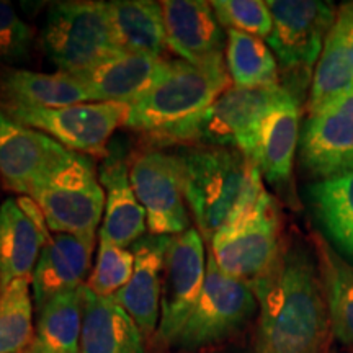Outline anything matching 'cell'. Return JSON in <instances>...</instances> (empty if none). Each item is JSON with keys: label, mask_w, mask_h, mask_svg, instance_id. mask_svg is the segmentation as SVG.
<instances>
[{"label": "cell", "mask_w": 353, "mask_h": 353, "mask_svg": "<svg viewBox=\"0 0 353 353\" xmlns=\"http://www.w3.org/2000/svg\"><path fill=\"white\" fill-rule=\"evenodd\" d=\"M260 307L257 353H327L332 325L319 267L301 245L249 283Z\"/></svg>", "instance_id": "obj_1"}, {"label": "cell", "mask_w": 353, "mask_h": 353, "mask_svg": "<svg viewBox=\"0 0 353 353\" xmlns=\"http://www.w3.org/2000/svg\"><path fill=\"white\" fill-rule=\"evenodd\" d=\"M176 157L185 201L198 232L208 242L229 223L249 213L267 193L259 167L237 149L198 145Z\"/></svg>", "instance_id": "obj_2"}, {"label": "cell", "mask_w": 353, "mask_h": 353, "mask_svg": "<svg viewBox=\"0 0 353 353\" xmlns=\"http://www.w3.org/2000/svg\"><path fill=\"white\" fill-rule=\"evenodd\" d=\"M229 87L224 59L203 65L167 61L157 81L130 105L125 125L156 138L198 117Z\"/></svg>", "instance_id": "obj_3"}, {"label": "cell", "mask_w": 353, "mask_h": 353, "mask_svg": "<svg viewBox=\"0 0 353 353\" xmlns=\"http://www.w3.org/2000/svg\"><path fill=\"white\" fill-rule=\"evenodd\" d=\"M286 87L244 88L231 85L198 117L156 136V141L192 143L205 148H232L249 157L265 114L281 101Z\"/></svg>", "instance_id": "obj_4"}, {"label": "cell", "mask_w": 353, "mask_h": 353, "mask_svg": "<svg viewBox=\"0 0 353 353\" xmlns=\"http://www.w3.org/2000/svg\"><path fill=\"white\" fill-rule=\"evenodd\" d=\"M41 43L59 72L82 76L118 52L107 2H57L48 12Z\"/></svg>", "instance_id": "obj_5"}, {"label": "cell", "mask_w": 353, "mask_h": 353, "mask_svg": "<svg viewBox=\"0 0 353 353\" xmlns=\"http://www.w3.org/2000/svg\"><path fill=\"white\" fill-rule=\"evenodd\" d=\"M30 198L56 234L95 236L105 213V190L92 161L81 152L72 151Z\"/></svg>", "instance_id": "obj_6"}, {"label": "cell", "mask_w": 353, "mask_h": 353, "mask_svg": "<svg viewBox=\"0 0 353 353\" xmlns=\"http://www.w3.org/2000/svg\"><path fill=\"white\" fill-rule=\"evenodd\" d=\"M211 257L226 275L252 283L272 270L280 257V213L265 193L249 213L232 221L210 241Z\"/></svg>", "instance_id": "obj_7"}, {"label": "cell", "mask_w": 353, "mask_h": 353, "mask_svg": "<svg viewBox=\"0 0 353 353\" xmlns=\"http://www.w3.org/2000/svg\"><path fill=\"white\" fill-rule=\"evenodd\" d=\"M255 307L250 286L226 275L210 254L200 298L174 343L193 350L223 341L252 317Z\"/></svg>", "instance_id": "obj_8"}, {"label": "cell", "mask_w": 353, "mask_h": 353, "mask_svg": "<svg viewBox=\"0 0 353 353\" xmlns=\"http://www.w3.org/2000/svg\"><path fill=\"white\" fill-rule=\"evenodd\" d=\"M272 33L267 44L285 72L309 74L316 68L339 8L321 0H268Z\"/></svg>", "instance_id": "obj_9"}, {"label": "cell", "mask_w": 353, "mask_h": 353, "mask_svg": "<svg viewBox=\"0 0 353 353\" xmlns=\"http://www.w3.org/2000/svg\"><path fill=\"white\" fill-rule=\"evenodd\" d=\"M130 105L77 103L61 108L8 107L0 108L12 120L50 136L74 152H103L120 125H125Z\"/></svg>", "instance_id": "obj_10"}, {"label": "cell", "mask_w": 353, "mask_h": 353, "mask_svg": "<svg viewBox=\"0 0 353 353\" xmlns=\"http://www.w3.org/2000/svg\"><path fill=\"white\" fill-rule=\"evenodd\" d=\"M205 245L198 229L172 236L162 275L157 339L174 343L192 314L205 285Z\"/></svg>", "instance_id": "obj_11"}, {"label": "cell", "mask_w": 353, "mask_h": 353, "mask_svg": "<svg viewBox=\"0 0 353 353\" xmlns=\"http://www.w3.org/2000/svg\"><path fill=\"white\" fill-rule=\"evenodd\" d=\"M130 180L145 211L152 236H179L188 231L182 167L179 157L148 151L132 161Z\"/></svg>", "instance_id": "obj_12"}, {"label": "cell", "mask_w": 353, "mask_h": 353, "mask_svg": "<svg viewBox=\"0 0 353 353\" xmlns=\"http://www.w3.org/2000/svg\"><path fill=\"white\" fill-rule=\"evenodd\" d=\"M299 157L316 180L353 170V87L309 114L299 136Z\"/></svg>", "instance_id": "obj_13"}, {"label": "cell", "mask_w": 353, "mask_h": 353, "mask_svg": "<svg viewBox=\"0 0 353 353\" xmlns=\"http://www.w3.org/2000/svg\"><path fill=\"white\" fill-rule=\"evenodd\" d=\"M72 151L0 110V176L13 192L32 196Z\"/></svg>", "instance_id": "obj_14"}, {"label": "cell", "mask_w": 353, "mask_h": 353, "mask_svg": "<svg viewBox=\"0 0 353 353\" xmlns=\"http://www.w3.org/2000/svg\"><path fill=\"white\" fill-rule=\"evenodd\" d=\"M43 211L30 196L0 206V291L17 280L32 281L44 244L51 239Z\"/></svg>", "instance_id": "obj_15"}, {"label": "cell", "mask_w": 353, "mask_h": 353, "mask_svg": "<svg viewBox=\"0 0 353 353\" xmlns=\"http://www.w3.org/2000/svg\"><path fill=\"white\" fill-rule=\"evenodd\" d=\"M164 13L167 46L190 64L203 65L224 59V33L211 2L167 0Z\"/></svg>", "instance_id": "obj_16"}, {"label": "cell", "mask_w": 353, "mask_h": 353, "mask_svg": "<svg viewBox=\"0 0 353 353\" xmlns=\"http://www.w3.org/2000/svg\"><path fill=\"white\" fill-rule=\"evenodd\" d=\"M172 236H145L132 244L134 272L130 283L113 299L138 324L141 332L151 335L161 319L162 275Z\"/></svg>", "instance_id": "obj_17"}, {"label": "cell", "mask_w": 353, "mask_h": 353, "mask_svg": "<svg viewBox=\"0 0 353 353\" xmlns=\"http://www.w3.org/2000/svg\"><path fill=\"white\" fill-rule=\"evenodd\" d=\"M299 136V105L290 92L260 121L249 154L268 183L283 187L291 180Z\"/></svg>", "instance_id": "obj_18"}, {"label": "cell", "mask_w": 353, "mask_h": 353, "mask_svg": "<svg viewBox=\"0 0 353 353\" xmlns=\"http://www.w3.org/2000/svg\"><path fill=\"white\" fill-rule=\"evenodd\" d=\"M94 247L95 236H51L43 247L32 278L34 306L38 311L57 294L81 288L90 268Z\"/></svg>", "instance_id": "obj_19"}, {"label": "cell", "mask_w": 353, "mask_h": 353, "mask_svg": "<svg viewBox=\"0 0 353 353\" xmlns=\"http://www.w3.org/2000/svg\"><path fill=\"white\" fill-rule=\"evenodd\" d=\"M167 61L139 52H118L79 79L92 101L131 105L164 72Z\"/></svg>", "instance_id": "obj_20"}, {"label": "cell", "mask_w": 353, "mask_h": 353, "mask_svg": "<svg viewBox=\"0 0 353 353\" xmlns=\"http://www.w3.org/2000/svg\"><path fill=\"white\" fill-rule=\"evenodd\" d=\"M82 291L81 353H145L143 332L113 298Z\"/></svg>", "instance_id": "obj_21"}, {"label": "cell", "mask_w": 353, "mask_h": 353, "mask_svg": "<svg viewBox=\"0 0 353 353\" xmlns=\"http://www.w3.org/2000/svg\"><path fill=\"white\" fill-rule=\"evenodd\" d=\"M90 101L83 82L70 74H39L23 69L0 72V108H61Z\"/></svg>", "instance_id": "obj_22"}, {"label": "cell", "mask_w": 353, "mask_h": 353, "mask_svg": "<svg viewBox=\"0 0 353 353\" xmlns=\"http://www.w3.org/2000/svg\"><path fill=\"white\" fill-rule=\"evenodd\" d=\"M100 182L105 188V213L100 237L126 247L138 242L148 223L145 211L132 190L128 164L112 156L101 164Z\"/></svg>", "instance_id": "obj_23"}, {"label": "cell", "mask_w": 353, "mask_h": 353, "mask_svg": "<svg viewBox=\"0 0 353 353\" xmlns=\"http://www.w3.org/2000/svg\"><path fill=\"white\" fill-rule=\"evenodd\" d=\"M107 10L118 50L161 57L167 46L161 3L151 0H114L107 2Z\"/></svg>", "instance_id": "obj_24"}, {"label": "cell", "mask_w": 353, "mask_h": 353, "mask_svg": "<svg viewBox=\"0 0 353 353\" xmlns=\"http://www.w3.org/2000/svg\"><path fill=\"white\" fill-rule=\"evenodd\" d=\"M314 242L332 334L353 348V265L319 234Z\"/></svg>", "instance_id": "obj_25"}, {"label": "cell", "mask_w": 353, "mask_h": 353, "mask_svg": "<svg viewBox=\"0 0 353 353\" xmlns=\"http://www.w3.org/2000/svg\"><path fill=\"white\" fill-rule=\"evenodd\" d=\"M316 219L334 244L353 260V170L316 180L307 187Z\"/></svg>", "instance_id": "obj_26"}, {"label": "cell", "mask_w": 353, "mask_h": 353, "mask_svg": "<svg viewBox=\"0 0 353 353\" xmlns=\"http://www.w3.org/2000/svg\"><path fill=\"white\" fill-rule=\"evenodd\" d=\"M82 291H65L39 309V319L30 353H81Z\"/></svg>", "instance_id": "obj_27"}, {"label": "cell", "mask_w": 353, "mask_h": 353, "mask_svg": "<svg viewBox=\"0 0 353 353\" xmlns=\"http://www.w3.org/2000/svg\"><path fill=\"white\" fill-rule=\"evenodd\" d=\"M226 68L236 87L259 88L280 85L278 61L262 38L228 30Z\"/></svg>", "instance_id": "obj_28"}, {"label": "cell", "mask_w": 353, "mask_h": 353, "mask_svg": "<svg viewBox=\"0 0 353 353\" xmlns=\"http://www.w3.org/2000/svg\"><path fill=\"white\" fill-rule=\"evenodd\" d=\"M30 280H17L0 291V353H20L33 341Z\"/></svg>", "instance_id": "obj_29"}, {"label": "cell", "mask_w": 353, "mask_h": 353, "mask_svg": "<svg viewBox=\"0 0 353 353\" xmlns=\"http://www.w3.org/2000/svg\"><path fill=\"white\" fill-rule=\"evenodd\" d=\"M132 272H134V255L131 250L100 237L97 263L87 283L83 285L99 296L113 298L123 286L130 283Z\"/></svg>", "instance_id": "obj_30"}, {"label": "cell", "mask_w": 353, "mask_h": 353, "mask_svg": "<svg viewBox=\"0 0 353 353\" xmlns=\"http://www.w3.org/2000/svg\"><path fill=\"white\" fill-rule=\"evenodd\" d=\"M211 7L221 26L226 30L268 38L272 33V13L262 0H214Z\"/></svg>", "instance_id": "obj_31"}, {"label": "cell", "mask_w": 353, "mask_h": 353, "mask_svg": "<svg viewBox=\"0 0 353 353\" xmlns=\"http://www.w3.org/2000/svg\"><path fill=\"white\" fill-rule=\"evenodd\" d=\"M33 30L8 2H0V64L23 61L30 54Z\"/></svg>", "instance_id": "obj_32"}, {"label": "cell", "mask_w": 353, "mask_h": 353, "mask_svg": "<svg viewBox=\"0 0 353 353\" xmlns=\"http://www.w3.org/2000/svg\"><path fill=\"white\" fill-rule=\"evenodd\" d=\"M20 353H30V352H26V350H23V352H20Z\"/></svg>", "instance_id": "obj_33"}]
</instances>
